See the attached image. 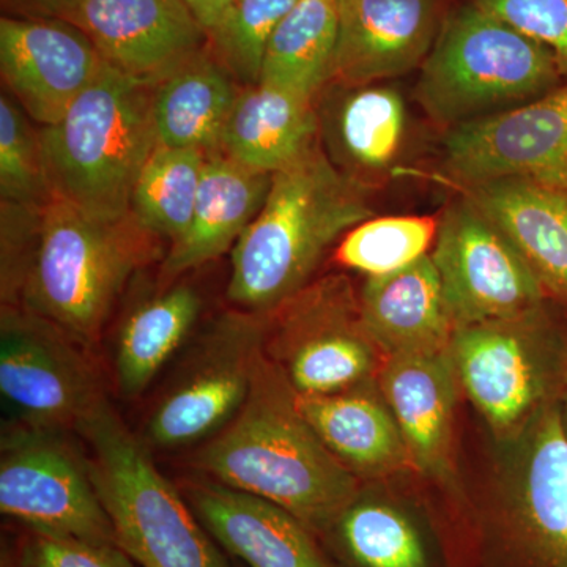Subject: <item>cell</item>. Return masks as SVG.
<instances>
[{
  "instance_id": "6da1fadb",
  "label": "cell",
  "mask_w": 567,
  "mask_h": 567,
  "mask_svg": "<svg viewBox=\"0 0 567 567\" xmlns=\"http://www.w3.org/2000/svg\"><path fill=\"white\" fill-rule=\"evenodd\" d=\"M189 464L200 476L284 507L319 537L363 484L312 431L265 352L245 404Z\"/></svg>"
},
{
  "instance_id": "7a4b0ae2",
  "label": "cell",
  "mask_w": 567,
  "mask_h": 567,
  "mask_svg": "<svg viewBox=\"0 0 567 567\" xmlns=\"http://www.w3.org/2000/svg\"><path fill=\"white\" fill-rule=\"evenodd\" d=\"M372 216L365 185L317 142L271 175L262 207L233 248L227 298L241 311L271 315L312 282L324 254Z\"/></svg>"
},
{
  "instance_id": "3957f363",
  "label": "cell",
  "mask_w": 567,
  "mask_h": 567,
  "mask_svg": "<svg viewBox=\"0 0 567 567\" xmlns=\"http://www.w3.org/2000/svg\"><path fill=\"white\" fill-rule=\"evenodd\" d=\"M159 252L162 238L132 212L103 218L52 197L20 306L81 346H95L126 284Z\"/></svg>"
},
{
  "instance_id": "277c9868",
  "label": "cell",
  "mask_w": 567,
  "mask_h": 567,
  "mask_svg": "<svg viewBox=\"0 0 567 567\" xmlns=\"http://www.w3.org/2000/svg\"><path fill=\"white\" fill-rule=\"evenodd\" d=\"M155 85L104 63L61 121L40 126L52 197L103 218L128 215L134 185L158 145Z\"/></svg>"
},
{
  "instance_id": "5b68a950",
  "label": "cell",
  "mask_w": 567,
  "mask_h": 567,
  "mask_svg": "<svg viewBox=\"0 0 567 567\" xmlns=\"http://www.w3.org/2000/svg\"><path fill=\"white\" fill-rule=\"evenodd\" d=\"M89 472L118 546L141 567H230L178 484L153 462L147 443L103 398L78 425Z\"/></svg>"
},
{
  "instance_id": "8992f818",
  "label": "cell",
  "mask_w": 567,
  "mask_h": 567,
  "mask_svg": "<svg viewBox=\"0 0 567 567\" xmlns=\"http://www.w3.org/2000/svg\"><path fill=\"white\" fill-rule=\"evenodd\" d=\"M563 80L547 48L472 2L440 25L416 96L432 121L453 130L539 99Z\"/></svg>"
},
{
  "instance_id": "52a82bcc",
  "label": "cell",
  "mask_w": 567,
  "mask_h": 567,
  "mask_svg": "<svg viewBox=\"0 0 567 567\" xmlns=\"http://www.w3.org/2000/svg\"><path fill=\"white\" fill-rule=\"evenodd\" d=\"M509 442L505 483L473 514L462 567H567V434L558 399Z\"/></svg>"
},
{
  "instance_id": "ba28073f",
  "label": "cell",
  "mask_w": 567,
  "mask_h": 567,
  "mask_svg": "<svg viewBox=\"0 0 567 567\" xmlns=\"http://www.w3.org/2000/svg\"><path fill=\"white\" fill-rule=\"evenodd\" d=\"M450 352L461 388L506 442L557 401L567 372V333L546 309L520 319L462 324Z\"/></svg>"
},
{
  "instance_id": "9c48e42d",
  "label": "cell",
  "mask_w": 567,
  "mask_h": 567,
  "mask_svg": "<svg viewBox=\"0 0 567 567\" xmlns=\"http://www.w3.org/2000/svg\"><path fill=\"white\" fill-rule=\"evenodd\" d=\"M264 352L295 393H342L375 382L385 354L361 320L342 276H327L268 315Z\"/></svg>"
},
{
  "instance_id": "30bf717a",
  "label": "cell",
  "mask_w": 567,
  "mask_h": 567,
  "mask_svg": "<svg viewBox=\"0 0 567 567\" xmlns=\"http://www.w3.org/2000/svg\"><path fill=\"white\" fill-rule=\"evenodd\" d=\"M267 327L268 316L237 308L216 317L153 405L144 442L181 450L221 431L248 398Z\"/></svg>"
},
{
  "instance_id": "8fae6325",
  "label": "cell",
  "mask_w": 567,
  "mask_h": 567,
  "mask_svg": "<svg viewBox=\"0 0 567 567\" xmlns=\"http://www.w3.org/2000/svg\"><path fill=\"white\" fill-rule=\"evenodd\" d=\"M61 328L21 306L0 309V394L25 427L76 431L106 394L95 364Z\"/></svg>"
},
{
  "instance_id": "7c38bea8",
  "label": "cell",
  "mask_w": 567,
  "mask_h": 567,
  "mask_svg": "<svg viewBox=\"0 0 567 567\" xmlns=\"http://www.w3.org/2000/svg\"><path fill=\"white\" fill-rule=\"evenodd\" d=\"M0 511L31 532L118 544L85 456L61 432L20 424L3 429Z\"/></svg>"
},
{
  "instance_id": "4fadbf2b",
  "label": "cell",
  "mask_w": 567,
  "mask_h": 567,
  "mask_svg": "<svg viewBox=\"0 0 567 567\" xmlns=\"http://www.w3.org/2000/svg\"><path fill=\"white\" fill-rule=\"evenodd\" d=\"M431 257L456 328L546 309V290L516 246L465 196L440 216Z\"/></svg>"
},
{
  "instance_id": "5bb4252c",
  "label": "cell",
  "mask_w": 567,
  "mask_h": 567,
  "mask_svg": "<svg viewBox=\"0 0 567 567\" xmlns=\"http://www.w3.org/2000/svg\"><path fill=\"white\" fill-rule=\"evenodd\" d=\"M443 163L461 188L503 178L567 188V84L450 130Z\"/></svg>"
},
{
  "instance_id": "9a60e30c",
  "label": "cell",
  "mask_w": 567,
  "mask_h": 567,
  "mask_svg": "<svg viewBox=\"0 0 567 567\" xmlns=\"http://www.w3.org/2000/svg\"><path fill=\"white\" fill-rule=\"evenodd\" d=\"M31 17L59 18L76 25L107 65L152 84L208 41L183 0H50Z\"/></svg>"
},
{
  "instance_id": "2e32d148",
  "label": "cell",
  "mask_w": 567,
  "mask_h": 567,
  "mask_svg": "<svg viewBox=\"0 0 567 567\" xmlns=\"http://www.w3.org/2000/svg\"><path fill=\"white\" fill-rule=\"evenodd\" d=\"M92 40L59 18L0 20V74L14 102L40 126L61 121L104 66Z\"/></svg>"
},
{
  "instance_id": "e0dca14e",
  "label": "cell",
  "mask_w": 567,
  "mask_h": 567,
  "mask_svg": "<svg viewBox=\"0 0 567 567\" xmlns=\"http://www.w3.org/2000/svg\"><path fill=\"white\" fill-rule=\"evenodd\" d=\"M320 540L336 567H458L442 524L375 484H361Z\"/></svg>"
},
{
  "instance_id": "ac0fdd59",
  "label": "cell",
  "mask_w": 567,
  "mask_h": 567,
  "mask_svg": "<svg viewBox=\"0 0 567 567\" xmlns=\"http://www.w3.org/2000/svg\"><path fill=\"white\" fill-rule=\"evenodd\" d=\"M178 487L213 539L240 565L336 567L320 537L284 507L200 475Z\"/></svg>"
},
{
  "instance_id": "d6986e66",
  "label": "cell",
  "mask_w": 567,
  "mask_h": 567,
  "mask_svg": "<svg viewBox=\"0 0 567 567\" xmlns=\"http://www.w3.org/2000/svg\"><path fill=\"white\" fill-rule=\"evenodd\" d=\"M331 84H377L423 65L440 31L439 0H339Z\"/></svg>"
},
{
  "instance_id": "ffe728a7",
  "label": "cell",
  "mask_w": 567,
  "mask_h": 567,
  "mask_svg": "<svg viewBox=\"0 0 567 567\" xmlns=\"http://www.w3.org/2000/svg\"><path fill=\"white\" fill-rule=\"evenodd\" d=\"M377 385L404 439L412 468L434 480L450 475L461 388L450 349L385 357Z\"/></svg>"
},
{
  "instance_id": "44dd1931",
  "label": "cell",
  "mask_w": 567,
  "mask_h": 567,
  "mask_svg": "<svg viewBox=\"0 0 567 567\" xmlns=\"http://www.w3.org/2000/svg\"><path fill=\"white\" fill-rule=\"evenodd\" d=\"M462 188L516 246L547 297L567 301V188L525 178Z\"/></svg>"
},
{
  "instance_id": "7402d4cb",
  "label": "cell",
  "mask_w": 567,
  "mask_h": 567,
  "mask_svg": "<svg viewBox=\"0 0 567 567\" xmlns=\"http://www.w3.org/2000/svg\"><path fill=\"white\" fill-rule=\"evenodd\" d=\"M358 305L365 331L385 357L450 349L456 324L431 254L365 279Z\"/></svg>"
},
{
  "instance_id": "603a6c76",
  "label": "cell",
  "mask_w": 567,
  "mask_h": 567,
  "mask_svg": "<svg viewBox=\"0 0 567 567\" xmlns=\"http://www.w3.org/2000/svg\"><path fill=\"white\" fill-rule=\"evenodd\" d=\"M295 395L312 431L358 480H380L412 468L377 380L342 393Z\"/></svg>"
},
{
  "instance_id": "cb8c5ba5",
  "label": "cell",
  "mask_w": 567,
  "mask_h": 567,
  "mask_svg": "<svg viewBox=\"0 0 567 567\" xmlns=\"http://www.w3.org/2000/svg\"><path fill=\"white\" fill-rule=\"evenodd\" d=\"M270 183V174L207 153L192 223L163 257L162 281L169 284L234 248L262 207Z\"/></svg>"
},
{
  "instance_id": "d4e9b609",
  "label": "cell",
  "mask_w": 567,
  "mask_h": 567,
  "mask_svg": "<svg viewBox=\"0 0 567 567\" xmlns=\"http://www.w3.org/2000/svg\"><path fill=\"white\" fill-rule=\"evenodd\" d=\"M319 134L316 100L259 82L241 89L215 152L274 175L311 151Z\"/></svg>"
},
{
  "instance_id": "484cf974",
  "label": "cell",
  "mask_w": 567,
  "mask_h": 567,
  "mask_svg": "<svg viewBox=\"0 0 567 567\" xmlns=\"http://www.w3.org/2000/svg\"><path fill=\"white\" fill-rule=\"evenodd\" d=\"M240 92L207 44L155 85L158 145L215 152Z\"/></svg>"
},
{
  "instance_id": "4316f807",
  "label": "cell",
  "mask_w": 567,
  "mask_h": 567,
  "mask_svg": "<svg viewBox=\"0 0 567 567\" xmlns=\"http://www.w3.org/2000/svg\"><path fill=\"white\" fill-rule=\"evenodd\" d=\"M203 298L189 284H174L142 301L123 320L114 350L118 393L136 399L193 333Z\"/></svg>"
},
{
  "instance_id": "83f0119b",
  "label": "cell",
  "mask_w": 567,
  "mask_h": 567,
  "mask_svg": "<svg viewBox=\"0 0 567 567\" xmlns=\"http://www.w3.org/2000/svg\"><path fill=\"white\" fill-rule=\"evenodd\" d=\"M331 162L354 181L385 173L404 144L406 110L401 93L385 85H357L328 112Z\"/></svg>"
},
{
  "instance_id": "f1b7e54d",
  "label": "cell",
  "mask_w": 567,
  "mask_h": 567,
  "mask_svg": "<svg viewBox=\"0 0 567 567\" xmlns=\"http://www.w3.org/2000/svg\"><path fill=\"white\" fill-rule=\"evenodd\" d=\"M339 0H298L268 41L260 81L316 100L333 82Z\"/></svg>"
},
{
  "instance_id": "f546056e",
  "label": "cell",
  "mask_w": 567,
  "mask_h": 567,
  "mask_svg": "<svg viewBox=\"0 0 567 567\" xmlns=\"http://www.w3.org/2000/svg\"><path fill=\"white\" fill-rule=\"evenodd\" d=\"M207 152L156 145L134 185L130 212L148 233L177 240L193 218Z\"/></svg>"
},
{
  "instance_id": "4dcf8cb0",
  "label": "cell",
  "mask_w": 567,
  "mask_h": 567,
  "mask_svg": "<svg viewBox=\"0 0 567 567\" xmlns=\"http://www.w3.org/2000/svg\"><path fill=\"white\" fill-rule=\"evenodd\" d=\"M439 224V216H372L339 241L336 260L368 278L394 274L431 254Z\"/></svg>"
},
{
  "instance_id": "1f68e13d",
  "label": "cell",
  "mask_w": 567,
  "mask_h": 567,
  "mask_svg": "<svg viewBox=\"0 0 567 567\" xmlns=\"http://www.w3.org/2000/svg\"><path fill=\"white\" fill-rule=\"evenodd\" d=\"M298 0H234L218 24L207 33L216 61L238 84H259L265 51L279 22Z\"/></svg>"
},
{
  "instance_id": "d6a6232c",
  "label": "cell",
  "mask_w": 567,
  "mask_h": 567,
  "mask_svg": "<svg viewBox=\"0 0 567 567\" xmlns=\"http://www.w3.org/2000/svg\"><path fill=\"white\" fill-rule=\"evenodd\" d=\"M52 199L40 128L14 102L0 96V203L44 208Z\"/></svg>"
},
{
  "instance_id": "836d02e7",
  "label": "cell",
  "mask_w": 567,
  "mask_h": 567,
  "mask_svg": "<svg viewBox=\"0 0 567 567\" xmlns=\"http://www.w3.org/2000/svg\"><path fill=\"white\" fill-rule=\"evenodd\" d=\"M43 208L0 203V297L20 306L22 287L39 246Z\"/></svg>"
},
{
  "instance_id": "e575fe53",
  "label": "cell",
  "mask_w": 567,
  "mask_h": 567,
  "mask_svg": "<svg viewBox=\"0 0 567 567\" xmlns=\"http://www.w3.org/2000/svg\"><path fill=\"white\" fill-rule=\"evenodd\" d=\"M550 51L567 78V0H473Z\"/></svg>"
},
{
  "instance_id": "d590c367",
  "label": "cell",
  "mask_w": 567,
  "mask_h": 567,
  "mask_svg": "<svg viewBox=\"0 0 567 567\" xmlns=\"http://www.w3.org/2000/svg\"><path fill=\"white\" fill-rule=\"evenodd\" d=\"M25 567H141L118 544L92 543L24 529L17 543Z\"/></svg>"
},
{
  "instance_id": "8d00e7d4",
  "label": "cell",
  "mask_w": 567,
  "mask_h": 567,
  "mask_svg": "<svg viewBox=\"0 0 567 567\" xmlns=\"http://www.w3.org/2000/svg\"><path fill=\"white\" fill-rule=\"evenodd\" d=\"M183 2L189 7L194 17L199 20L205 32L208 33L218 24L227 9L233 6L234 0H183Z\"/></svg>"
},
{
  "instance_id": "74e56055",
  "label": "cell",
  "mask_w": 567,
  "mask_h": 567,
  "mask_svg": "<svg viewBox=\"0 0 567 567\" xmlns=\"http://www.w3.org/2000/svg\"><path fill=\"white\" fill-rule=\"evenodd\" d=\"M50 0H2L3 10L7 14H14V17H31L44 3Z\"/></svg>"
},
{
  "instance_id": "f35d334b",
  "label": "cell",
  "mask_w": 567,
  "mask_h": 567,
  "mask_svg": "<svg viewBox=\"0 0 567 567\" xmlns=\"http://www.w3.org/2000/svg\"><path fill=\"white\" fill-rule=\"evenodd\" d=\"M2 567H25L22 565L20 555H18L17 546L11 547L7 546V544H3Z\"/></svg>"
},
{
  "instance_id": "ab89813d",
  "label": "cell",
  "mask_w": 567,
  "mask_h": 567,
  "mask_svg": "<svg viewBox=\"0 0 567 567\" xmlns=\"http://www.w3.org/2000/svg\"><path fill=\"white\" fill-rule=\"evenodd\" d=\"M558 405L559 413H561L563 425H565V431L567 434V372L565 377V382H563L561 391H559Z\"/></svg>"
},
{
  "instance_id": "60d3db41",
  "label": "cell",
  "mask_w": 567,
  "mask_h": 567,
  "mask_svg": "<svg viewBox=\"0 0 567 567\" xmlns=\"http://www.w3.org/2000/svg\"><path fill=\"white\" fill-rule=\"evenodd\" d=\"M235 567H245L244 565H240V563H237V566Z\"/></svg>"
}]
</instances>
